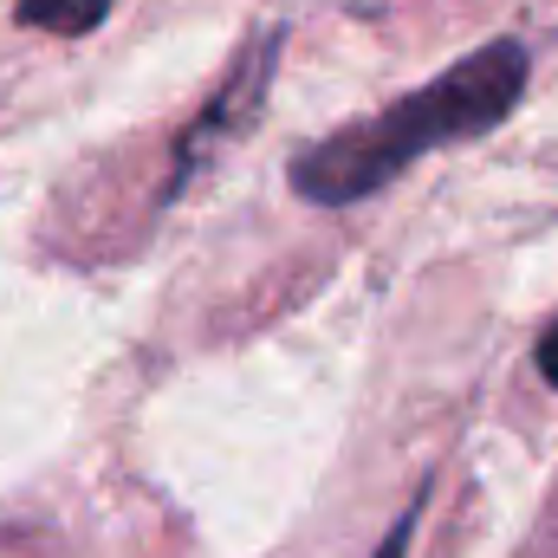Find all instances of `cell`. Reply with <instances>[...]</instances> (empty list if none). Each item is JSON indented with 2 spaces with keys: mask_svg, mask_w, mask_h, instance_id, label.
I'll return each mask as SVG.
<instances>
[{
  "mask_svg": "<svg viewBox=\"0 0 558 558\" xmlns=\"http://www.w3.org/2000/svg\"><path fill=\"white\" fill-rule=\"evenodd\" d=\"M520 92H526V46L494 39V46L468 52L461 65H448L435 85L410 92L403 105H390V111H377V118H364V124H351L338 137L312 143L292 162V189L305 202H325V208L364 202L371 189L403 175L416 156L494 131L520 105Z\"/></svg>",
  "mask_w": 558,
  "mask_h": 558,
  "instance_id": "obj_1",
  "label": "cell"
},
{
  "mask_svg": "<svg viewBox=\"0 0 558 558\" xmlns=\"http://www.w3.org/2000/svg\"><path fill=\"white\" fill-rule=\"evenodd\" d=\"M105 13H111V0H20V20H26V26L65 33V39L92 33V26H98Z\"/></svg>",
  "mask_w": 558,
  "mask_h": 558,
  "instance_id": "obj_2",
  "label": "cell"
},
{
  "mask_svg": "<svg viewBox=\"0 0 558 558\" xmlns=\"http://www.w3.org/2000/svg\"><path fill=\"white\" fill-rule=\"evenodd\" d=\"M539 377L558 390V318L546 325V338H539Z\"/></svg>",
  "mask_w": 558,
  "mask_h": 558,
  "instance_id": "obj_3",
  "label": "cell"
},
{
  "mask_svg": "<svg viewBox=\"0 0 558 558\" xmlns=\"http://www.w3.org/2000/svg\"><path fill=\"white\" fill-rule=\"evenodd\" d=\"M410 533H416V513H403V520H397V533H390V539L377 546V558H403V546H410Z\"/></svg>",
  "mask_w": 558,
  "mask_h": 558,
  "instance_id": "obj_4",
  "label": "cell"
}]
</instances>
